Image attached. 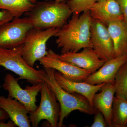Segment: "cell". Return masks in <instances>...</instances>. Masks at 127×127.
<instances>
[{"instance_id":"277c9868","label":"cell","mask_w":127,"mask_h":127,"mask_svg":"<svg viewBox=\"0 0 127 127\" xmlns=\"http://www.w3.org/2000/svg\"><path fill=\"white\" fill-rule=\"evenodd\" d=\"M23 45L12 48L0 47V66L18 75L19 79H25L36 85L44 81L45 70H37L28 64L22 56Z\"/></svg>"},{"instance_id":"9a60e30c","label":"cell","mask_w":127,"mask_h":127,"mask_svg":"<svg viewBox=\"0 0 127 127\" xmlns=\"http://www.w3.org/2000/svg\"><path fill=\"white\" fill-rule=\"evenodd\" d=\"M100 91L94 95L93 106L103 114L108 127H111L112 108L116 92L114 81L106 83Z\"/></svg>"},{"instance_id":"8fae6325","label":"cell","mask_w":127,"mask_h":127,"mask_svg":"<svg viewBox=\"0 0 127 127\" xmlns=\"http://www.w3.org/2000/svg\"><path fill=\"white\" fill-rule=\"evenodd\" d=\"M62 61L94 73L104 64L105 62L100 59L92 47L83 48L80 52H68L59 55Z\"/></svg>"},{"instance_id":"44dd1931","label":"cell","mask_w":127,"mask_h":127,"mask_svg":"<svg viewBox=\"0 0 127 127\" xmlns=\"http://www.w3.org/2000/svg\"><path fill=\"white\" fill-rule=\"evenodd\" d=\"M97 0H69L66 3L73 14H80L89 10Z\"/></svg>"},{"instance_id":"4fadbf2b","label":"cell","mask_w":127,"mask_h":127,"mask_svg":"<svg viewBox=\"0 0 127 127\" xmlns=\"http://www.w3.org/2000/svg\"><path fill=\"white\" fill-rule=\"evenodd\" d=\"M127 61V56H124L106 62L97 71L89 75L83 82L97 85L113 81L119 69Z\"/></svg>"},{"instance_id":"ac0fdd59","label":"cell","mask_w":127,"mask_h":127,"mask_svg":"<svg viewBox=\"0 0 127 127\" xmlns=\"http://www.w3.org/2000/svg\"><path fill=\"white\" fill-rule=\"evenodd\" d=\"M37 0H0V10L9 12L14 18L20 17L31 10Z\"/></svg>"},{"instance_id":"cb8c5ba5","label":"cell","mask_w":127,"mask_h":127,"mask_svg":"<svg viewBox=\"0 0 127 127\" xmlns=\"http://www.w3.org/2000/svg\"><path fill=\"white\" fill-rule=\"evenodd\" d=\"M121 9L124 16V20L127 25V0H115Z\"/></svg>"},{"instance_id":"603a6c76","label":"cell","mask_w":127,"mask_h":127,"mask_svg":"<svg viewBox=\"0 0 127 127\" xmlns=\"http://www.w3.org/2000/svg\"><path fill=\"white\" fill-rule=\"evenodd\" d=\"M14 17L10 12L5 10L0 11V26L13 20Z\"/></svg>"},{"instance_id":"3957f363","label":"cell","mask_w":127,"mask_h":127,"mask_svg":"<svg viewBox=\"0 0 127 127\" xmlns=\"http://www.w3.org/2000/svg\"><path fill=\"white\" fill-rule=\"evenodd\" d=\"M46 74L44 78L48 86L55 94L61 107L58 127L63 126L64 119L71 113L77 110L88 115H93L97 110L93 106L87 98L76 93H70L58 84L55 77V69L44 67Z\"/></svg>"},{"instance_id":"83f0119b","label":"cell","mask_w":127,"mask_h":127,"mask_svg":"<svg viewBox=\"0 0 127 127\" xmlns=\"http://www.w3.org/2000/svg\"><path fill=\"white\" fill-rule=\"evenodd\" d=\"M106 0H97V2H102V1H104Z\"/></svg>"},{"instance_id":"d4e9b609","label":"cell","mask_w":127,"mask_h":127,"mask_svg":"<svg viewBox=\"0 0 127 127\" xmlns=\"http://www.w3.org/2000/svg\"><path fill=\"white\" fill-rule=\"evenodd\" d=\"M17 127L15 124L11 120H10L7 123L4 121H0V127Z\"/></svg>"},{"instance_id":"8992f818","label":"cell","mask_w":127,"mask_h":127,"mask_svg":"<svg viewBox=\"0 0 127 127\" xmlns=\"http://www.w3.org/2000/svg\"><path fill=\"white\" fill-rule=\"evenodd\" d=\"M59 29L49 28L45 30L33 28L28 34L23 44L22 56L29 65L34 67L39 61L47 53L46 44L48 40L55 36Z\"/></svg>"},{"instance_id":"6da1fadb","label":"cell","mask_w":127,"mask_h":127,"mask_svg":"<svg viewBox=\"0 0 127 127\" xmlns=\"http://www.w3.org/2000/svg\"><path fill=\"white\" fill-rule=\"evenodd\" d=\"M70 20L55 35L56 43L61 54L78 52L87 47L92 48L91 28L92 18L89 10L80 14H72Z\"/></svg>"},{"instance_id":"4316f807","label":"cell","mask_w":127,"mask_h":127,"mask_svg":"<svg viewBox=\"0 0 127 127\" xmlns=\"http://www.w3.org/2000/svg\"><path fill=\"white\" fill-rule=\"evenodd\" d=\"M45 1L55 0L58 2H66V0H44Z\"/></svg>"},{"instance_id":"ba28073f","label":"cell","mask_w":127,"mask_h":127,"mask_svg":"<svg viewBox=\"0 0 127 127\" xmlns=\"http://www.w3.org/2000/svg\"><path fill=\"white\" fill-rule=\"evenodd\" d=\"M16 78L10 73H7L4 78L2 87L8 93L7 96L18 101L25 106L29 113L34 112L37 108L36 97L40 92L42 83L27 86L22 88Z\"/></svg>"},{"instance_id":"5bb4252c","label":"cell","mask_w":127,"mask_h":127,"mask_svg":"<svg viewBox=\"0 0 127 127\" xmlns=\"http://www.w3.org/2000/svg\"><path fill=\"white\" fill-rule=\"evenodd\" d=\"M55 77L58 83L64 90L70 93H76L83 95L87 98L92 106L94 95L100 91L102 87L106 83L92 85L83 81H71L66 79L61 73L56 70Z\"/></svg>"},{"instance_id":"f1b7e54d","label":"cell","mask_w":127,"mask_h":127,"mask_svg":"<svg viewBox=\"0 0 127 127\" xmlns=\"http://www.w3.org/2000/svg\"><path fill=\"white\" fill-rule=\"evenodd\" d=\"M126 127H127V126H126Z\"/></svg>"},{"instance_id":"2e32d148","label":"cell","mask_w":127,"mask_h":127,"mask_svg":"<svg viewBox=\"0 0 127 127\" xmlns=\"http://www.w3.org/2000/svg\"><path fill=\"white\" fill-rule=\"evenodd\" d=\"M0 108L6 112L9 118L17 127H31L29 112L24 105L17 100L7 96H0Z\"/></svg>"},{"instance_id":"484cf974","label":"cell","mask_w":127,"mask_h":127,"mask_svg":"<svg viewBox=\"0 0 127 127\" xmlns=\"http://www.w3.org/2000/svg\"><path fill=\"white\" fill-rule=\"evenodd\" d=\"M9 118L6 112L0 108V121H4Z\"/></svg>"},{"instance_id":"52a82bcc","label":"cell","mask_w":127,"mask_h":127,"mask_svg":"<svg viewBox=\"0 0 127 127\" xmlns=\"http://www.w3.org/2000/svg\"><path fill=\"white\" fill-rule=\"evenodd\" d=\"M27 17L14 18L0 26V47L12 48L23 45L27 36L33 28Z\"/></svg>"},{"instance_id":"7c38bea8","label":"cell","mask_w":127,"mask_h":127,"mask_svg":"<svg viewBox=\"0 0 127 127\" xmlns=\"http://www.w3.org/2000/svg\"><path fill=\"white\" fill-rule=\"evenodd\" d=\"M89 10L92 18L100 21L107 26L112 22L124 20L122 12L115 0L96 2Z\"/></svg>"},{"instance_id":"d6986e66","label":"cell","mask_w":127,"mask_h":127,"mask_svg":"<svg viewBox=\"0 0 127 127\" xmlns=\"http://www.w3.org/2000/svg\"><path fill=\"white\" fill-rule=\"evenodd\" d=\"M111 124V127H126L127 124V99L114 96Z\"/></svg>"},{"instance_id":"7a4b0ae2","label":"cell","mask_w":127,"mask_h":127,"mask_svg":"<svg viewBox=\"0 0 127 127\" xmlns=\"http://www.w3.org/2000/svg\"><path fill=\"white\" fill-rule=\"evenodd\" d=\"M25 14L33 28L45 30L61 28L72 12L66 2L45 0L37 2L31 10Z\"/></svg>"},{"instance_id":"5b68a950","label":"cell","mask_w":127,"mask_h":127,"mask_svg":"<svg viewBox=\"0 0 127 127\" xmlns=\"http://www.w3.org/2000/svg\"><path fill=\"white\" fill-rule=\"evenodd\" d=\"M40 102L34 112L29 113L32 127H37L42 120L48 122L51 127L58 126L61 107L55 94L43 81L40 91Z\"/></svg>"},{"instance_id":"9c48e42d","label":"cell","mask_w":127,"mask_h":127,"mask_svg":"<svg viewBox=\"0 0 127 127\" xmlns=\"http://www.w3.org/2000/svg\"><path fill=\"white\" fill-rule=\"evenodd\" d=\"M91 32L92 48L98 57L105 62L116 58L113 42L107 26L92 18Z\"/></svg>"},{"instance_id":"7402d4cb","label":"cell","mask_w":127,"mask_h":127,"mask_svg":"<svg viewBox=\"0 0 127 127\" xmlns=\"http://www.w3.org/2000/svg\"><path fill=\"white\" fill-rule=\"evenodd\" d=\"M93 123L91 127H108L103 114L99 111L95 114Z\"/></svg>"},{"instance_id":"e0dca14e","label":"cell","mask_w":127,"mask_h":127,"mask_svg":"<svg viewBox=\"0 0 127 127\" xmlns=\"http://www.w3.org/2000/svg\"><path fill=\"white\" fill-rule=\"evenodd\" d=\"M108 29L113 42L115 57L127 56V25L124 20L110 23Z\"/></svg>"},{"instance_id":"ffe728a7","label":"cell","mask_w":127,"mask_h":127,"mask_svg":"<svg viewBox=\"0 0 127 127\" xmlns=\"http://www.w3.org/2000/svg\"><path fill=\"white\" fill-rule=\"evenodd\" d=\"M114 85L116 96L127 99V61L120 67L117 72Z\"/></svg>"},{"instance_id":"30bf717a","label":"cell","mask_w":127,"mask_h":127,"mask_svg":"<svg viewBox=\"0 0 127 127\" xmlns=\"http://www.w3.org/2000/svg\"><path fill=\"white\" fill-rule=\"evenodd\" d=\"M59 55L50 49L45 56L39 61L43 67L55 69L61 73L64 77L71 81H83L91 75L89 71L62 61L59 58Z\"/></svg>"}]
</instances>
